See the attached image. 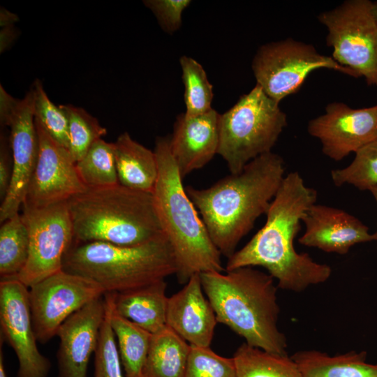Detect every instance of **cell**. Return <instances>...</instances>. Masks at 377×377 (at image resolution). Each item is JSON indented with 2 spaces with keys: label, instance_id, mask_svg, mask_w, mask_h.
<instances>
[{
  "label": "cell",
  "instance_id": "6da1fadb",
  "mask_svg": "<svg viewBox=\"0 0 377 377\" xmlns=\"http://www.w3.org/2000/svg\"><path fill=\"white\" fill-rule=\"evenodd\" d=\"M317 195L298 172L286 175L265 214V225L228 258L226 271L260 266L277 281L278 288L296 293L327 281L330 266L298 253L294 246L303 216Z\"/></svg>",
  "mask_w": 377,
  "mask_h": 377
},
{
  "label": "cell",
  "instance_id": "7a4b0ae2",
  "mask_svg": "<svg viewBox=\"0 0 377 377\" xmlns=\"http://www.w3.org/2000/svg\"><path fill=\"white\" fill-rule=\"evenodd\" d=\"M285 170L283 158L271 151L208 188L185 187L221 255L229 258L258 218L267 213Z\"/></svg>",
  "mask_w": 377,
  "mask_h": 377
},
{
  "label": "cell",
  "instance_id": "3957f363",
  "mask_svg": "<svg viewBox=\"0 0 377 377\" xmlns=\"http://www.w3.org/2000/svg\"><path fill=\"white\" fill-rule=\"evenodd\" d=\"M200 276L218 323L251 346L287 354V340L278 327V287L271 275L253 267H242L226 274L203 272Z\"/></svg>",
  "mask_w": 377,
  "mask_h": 377
},
{
  "label": "cell",
  "instance_id": "277c9868",
  "mask_svg": "<svg viewBox=\"0 0 377 377\" xmlns=\"http://www.w3.org/2000/svg\"><path fill=\"white\" fill-rule=\"evenodd\" d=\"M154 152L158 177L152 193L163 233L172 249L178 281L186 284L196 274L223 272L221 253L186 193L170 149V137H158Z\"/></svg>",
  "mask_w": 377,
  "mask_h": 377
},
{
  "label": "cell",
  "instance_id": "5b68a950",
  "mask_svg": "<svg viewBox=\"0 0 377 377\" xmlns=\"http://www.w3.org/2000/svg\"><path fill=\"white\" fill-rule=\"evenodd\" d=\"M67 204L77 242L133 246L163 234L151 193L117 184L87 188Z\"/></svg>",
  "mask_w": 377,
  "mask_h": 377
},
{
  "label": "cell",
  "instance_id": "8992f818",
  "mask_svg": "<svg viewBox=\"0 0 377 377\" xmlns=\"http://www.w3.org/2000/svg\"><path fill=\"white\" fill-rule=\"evenodd\" d=\"M62 269L94 281L106 293L124 292L165 280L176 274L177 265L163 233L133 246L73 240L64 256Z\"/></svg>",
  "mask_w": 377,
  "mask_h": 377
},
{
  "label": "cell",
  "instance_id": "52a82bcc",
  "mask_svg": "<svg viewBox=\"0 0 377 377\" xmlns=\"http://www.w3.org/2000/svg\"><path fill=\"white\" fill-rule=\"evenodd\" d=\"M286 126L279 103L256 84L221 114L218 154L231 174L239 173L254 158L271 152Z\"/></svg>",
  "mask_w": 377,
  "mask_h": 377
},
{
  "label": "cell",
  "instance_id": "ba28073f",
  "mask_svg": "<svg viewBox=\"0 0 377 377\" xmlns=\"http://www.w3.org/2000/svg\"><path fill=\"white\" fill-rule=\"evenodd\" d=\"M327 31L326 43L339 64L377 87V22L369 0H346L320 13Z\"/></svg>",
  "mask_w": 377,
  "mask_h": 377
},
{
  "label": "cell",
  "instance_id": "9c48e42d",
  "mask_svg": "<svg viewBox=\"0 0 377 377\" xmlns=\"http://www.w3.org/2000/svg\"><path fill=\"white\" fill-rule=\"evenodd\" d=\"M251 68L256 84L278 103L298 91L308 75L319 68L357 78L353 71L332 57L320 54L313 45L292 38L261 45L255 54Z\"/></svg>",
  "mask_w": 377,
  "mask_h": 377
},
{
  "label": "cell",
  "instance_id": "30bf717a",
  "mask_svg": "<svg viewBox=\"0 0 377 377\" xmlns=\"http://www.w3.org/2000/svg\"><path fill=\"white\" fill-rule=\"evenodd\" d=\"M22 208L21 216L29 232V253L17 279L30 288L62 269L74 232L67 201L41 208Z\"/></svg>",
  "mask_w": 377,
  "mask_h": 377
},
{
  "label": "cell",
  "instance_id": "8fae6325",
  "mask_svg": "<svg viewBox=\"0 0 377 377\" xmlns=\"http://www.w3.org/2000/svg\"><path fill=\"white\" fill-rule=\"evenodd\" d=\"M105 293L94 281L63 269L30 287L29 305L37 341H49L70 316Z\"/></svg>",
  "mask_w": 377,
  "mask_h": 377
},
{
  "label": "cell",
  "instance_id": "7c38bea8",
  "mask_svg": "<svg viewBox=\"0 0 377 377\" xmlns=\"http://www.w3.org/2000/svg\"><path fill=\"white\" fill-rule=\"evenodd\" d=\"M1 339L18 360L17 377H47L51 363L37 346L29 290L17 278L0 281Z\"/></svg>",
  "mask_w": 377,
  "mask_h": 377
},
{
  "label": "cell",
  "instance_id": "4fadbf2b",
  "mask_svg": "<svg viewBox=\"0 0 377 377\" xmlns=\"http://www.w3.org/2000/svg\"><path fill=\"white\" fill-rule=\"evenodd\" d=\"M38 138L37 161L22 207L41 208L83 192L81 181L68 149L53 140L35 120Z\"/></svg>",
  "mask_w": 377,
  "mask_h": 377
},
{
  "label": "cell",
  "instance_id": "5bb4252c",
  "mask_svg": "<svg viewBox=\"0 0 377 377\" xmlns=\"http://www.w3.org/2000/svg\"><path fill=\"white\" fill-rule=\"evenodd\" d=\"M308 133L318 139L323 153L339 161L377 139V104L352 108L342 102H332L325 113L311 119Z\"/></svg>",
  "mask_w": 377,
  "mask_h": 377
},
{
  "label": "cell",
  "instance_id": "9a60e30c",
  "mask_svg": "<svg viewBox=\"0 0 377 377\" xmlns=\"http://www.w3.org/2000/svg\"><path fill=\"white\" fill-rule=\"evenodd\" d=\"M35 91L33 86L21 99L10 124L9 135L13 156L10 186L0 206V222L19 214L34 171L38 138L34 121Z\"/></svg>",
  "mask_w": 377,
  "mask_h": 377
},
{
  "label": "cell",
  "instance_id": "2e32d148",
  "mask_svg": "<svg viewBox=\"0 0 377 377\" xmlns=\"http://www.w3.org/2000/svg\"><path fill=\"white\" fill-rule=\"evenodd\" d=\"M104 295L89 302L59 327L58 377H87L90 357L97 347L106 304Z\"/></svg>",
  "mask_w": 377,
  "mask_h": 377
},
{
  "label": "cell",
  "instance_id": "e0dca14e",
  "mask_svg": "<svg viewBox=\"0 0 377 377\" xmlns=\"http://www.w3.org/2000/svg\"><path fill=\"white\" fill-rule=\"evenodd\" d=\"M305 230L299 242L325 252L346 254L360 243L377 239V232L369 228L346 211L324 205L313 204L305 212L302 221Z\"/></svg>",
  "mask_w": 377,
  "mask_h": 377
},
{
  "label": "cell",
  "instance_id": "ac0fdd59",
  "mask_svg": "<svg viewBox=\"0 0 377 377\" xmlns=\"http://www.w3.org/2000/svg\"><path fill=\"white\" fill-rule=\"evenodd\" d=\"M220 116L213 108L194 117L177 115L170 149L182 178L205 166L218 154Z\"/></svg>",
  "mask_w": 377,
  "mask_h": 377
},
{
  "label": "cell",
  "instance_id": "d6986e66",
  "mask_svg": "<svg viewBox=\"0 0 377 377\" xmlns=\"http://www.w3.org/2000/svg\"><path fill=\"white\" fill-rule=\"evenodd\" d=\"M214 311L203 294L200 274L168 297L166 326L191 346L209 347L217 324Z\"/></svg>",
  "mask_w": 377,
  "mask_h": 377
},
{
  "label": "cell",
  "instance_id": "ffe728a7",
  "mask_svg": "<svg viewBox=\"0 0 377 377\" xmlns=\"http://www.w3.org/2000/svg\"><path fill=\"white\" fill-rule=\"evenodd\" d=\"M165 280L113 293L114 309L117 314L154 334L166 326L168 297Z\"/></svg>",
  "mask_w": 377,
  "mask_h": 377
},
{
  "label": "cell",
  "instance_id": "44dd1931",
  "mask_svg": "<svg viewBox=\"0 0 377 377\" xmlns=\"http://www.w3.org/2000/svg\"><path fill=\"white\" fill-rule=\"evenodd\" d=\"M114 144L119 184L131 189L152 193L158 177V163L154 151L124 132Z\"/></svg>",
  "mask_w": 377,
  "mask_h": 377
},
{
  "label": "cell",
  "instance_id": "7402d4cb",
  "mask_svg": "<svg viewBox=\"0 0 377 377\" xmlns=\"http://www.w3.org/2000/svg\"><path fill=\"white\" fill-rule=\"evenodd\" d=\"M291 357L302 377H377V364L367 362L364 351L330 355L306 350L298 351Z\"/></svg>",
  "mask_w": 377,
  "mask_h": 377
},
{
  "label": "cell",
  "instance_id": "603a6c76",
  "mask_svg": "<svg viewBox=\"0 0 377 377\" xmlns=\"http://www.w3.org/2000/svg\"><path fill=\"white\" fill-rule=\"evenodd\" d=\"M190 345L165 326L152 334L143 377H184Z\"/></svg>",
  "mask_w": 377,
  "mask_h": 377
},
{
  "label": "cell",
  "instance_id": "cb8c5ba5",
  "mask_svg": "<svg viewBox=\"0 0 377 377\" xmlns=\"http://www.w3.org/2000/svg\"><path fill=\"white\" fill-rule=\"evenodd\" d=\"M110 323L117 339L118 352L125 377H143L142 370L153 334L116 313L113 293Z\"/></svg>",
  "mask_w": 377,
  "mask_h": 377
},
{
  "label": "cell",
  "instance_id": "d4e9b609",
  "mask_svg": "<svg viewBox=\"0 0 377 377\" xmlns=\"http://www.w3.org/2000/svg\"><path fill=\"white\" fill-rule=\"evenodd\" d=\"M237 377H302L296 362L288 354L265 351L243 343L235 351Z\"/></svg>",
  "mask_w": 377,
  "mask_h": 377
},
{
  "label": "cell",
  "instance_id": "484cf974",
  "mask_svg": "<svg viewBox=\"0 0 377 377\" xmlns=\"http://www.w3.org/2000/svg\"><path fill=\"white\" fill-rule=\"evenodd\" d=\"M29 253V232L19 213L0 228L1 280L17 278L27 264Z\"/></svg>",
  "mask_w": 377,
  "mask_h": 377
},
{
  "label": "cell",
  "instance_id": "4316f807",
  "mask_svg": "<svg viewBox=\"0 0 377 377\" xmlns=\"http://www.w3.org/2000/svg\"><path fill=\"white\" fill-rule=\"evenodd\" d=\"M77 174L87 188H98L119 184L113 142L101 138L75 163Z\"/></svg>",
  "mask_w": 377,
  "mask_h": 377
},
{
  "label": "cell",
  "instance_id": "83f0119b",
  "mask_svg": "<svg viewBox=\"0 0 377 377\" xmlns=\"http://www.w3.org/2000/svg\"><path fill=\"white\" fill-rule=\"evenodd\" d=\"M179 64L184 85L185 116L194 117L209 112L212 109L213 87L205 71L196 60L185 55L181 57Z\"/></svg>",
  "mask_w": 377,
  "mask_h": 377
},
{
  "label": "cell",
  "instance_id": "f1b7e54d",
  "mask_svg": "<svg viewBox=\"0 0 377 377\" xmlns=\"http://www.w3.org/2000/svg\"><path fill=\"white\" fill-rule=\"evenodd\" d=\"M68 119V151L75 163L80 161L91 146L107 133L98 120L82 108L71 104L59 105Z\"/></svg>",
  "mask_w": 377,
  "mask_h": 377
},
{
  "label": "cell",
  "instance_id": "f546056e",
  "mask_svg": "<svg viewBox=\"0 0 377 377\" xmlns=\"http://www.w3.org/2000/svg\"><path fill=\"white\" fill-rule=\"evenodd\" d=\"M331 178L337 186L350 184L360 190H369L377 186V139L356 152L347 167L332 170Z\"/></svg>",
  "mask_w": 377,
  "mask_h": 377
},
{
  "label": "cell",
  "instance_id": "4dcf8cb0",
  "mask_svg": "<svg viewBox=\"0 0 377 377\" xmlns=\"http://www.w3.org/2000/svg\"><path fill=\"white\" fill-rule=\"evenodd\" d=\"M104 298L106 311L94 353V377H125L121 372V362L110 323L112 293H105Z\"/></svg>",
  "mask_w": 377,
  "mask_h": 377
},
{
  "label": "cell",
  "instance_id": "1f68e13d",
  "mask_svg": "<svg viewBox=\"0 0 377 377\" xmlns=\"http://www.w3.org/2000/svg\"><path fill=\"white\" fill-rule=\"evenodd\" d=\"M33 87L35 91V120L53 140L68 149V119L65 111L50 100L40 80L37 79Z\"/></svg>",
  "mask_w": 377,
  "mask_h": 377
},
{
  "label": "cell",
  "instance_id": "d6a6232c",
  "mask_svg": "<svg viewBox=\"0 0 377 377\" xmlns=\"http://www.w3.org/2000/svg\"><path fill=\"white\" fill-rule=\"evenodd\" d=\"M184 377H237L232 357H224L210 347L190 345Z\"/></svg>",
  "mask_w": 377,
  "mask_h": 377
},
{
  "label": "cell",
  "instance_id": "836d02e7",
  "mask_svg": "<svg viewBox=\"0 0 377 377\" xmlns=\"http://www.w3.org/2000/svg\"><path fill=\"white\" fill-rule=\"evenodd\" d=\"M142 2L153 13L161 28L169 34L179 29L182 13L191 3L189 0H145Z\"/></svg>",
  "mask_w": 377,
  "mask_h": 377
},
{
  "label": "cell",
  "instance_id": "e575fe53",
  "mask_svg": "<svg viewBox=\"0 0 377 377\" xmlns=\"http://www.w3.org/2000/svg\"><path fill=\"white\" fill-rule=\"evenodd\" d=\"M13 156L9 136L0 135V198L4 200L10 186L13 175Z\"/></svg>",
  "mask_w": 377,
  "mask_h": 377
},
{
  "label": "cell",
  "instance_id": "d590c367",
  "mask_svg": "<svg viewBox=\"0 0 377 377\" xmlns=\"http://www.w3.org/2000/svg\"><path fill=\"white\" fill-rule=\"evenodd\" d=\"M20 101L21 99L13 97L1 84L0 85V124L1 126H10Z\"/></svg>",
  "mask_w": 377,
  "mask_h": 377
},
{
  "label": "cell",
  "instance_id": "8d00e7d4",
  "mask_svg": "<svg viewBox=\"0 0 377 377\" xmlns=\"http://www.w3.org/2000/svg\"><path fill=\"white\" fill-rule=\"evenodd\" d=\"M19 31L14 25L1 28L0 31V52L10 48L18 36Z\"/></svg>",
  "mask_w": 377,
  "mask_h": 377
},
{
  "label": "cell",
  "instance_id": "74e56055",
  "mask_svg": "<svg viewBox=\"0 0 377 377\" xmlns=\"http://www.w3.org/2000/svg\"><path fill=\"white\" fill-rule=\"evenodd\" d=\"M19 20L17 15L1 7L0 9V26L1 28L13 26Z\"/></svg>",
  "mask_w": 377,
  "mask_h": 377
},
{
  "label": "cell",
  "instance_id": "f35d334b",
  "mask_svg": "<svg viewBox=\"0 0 377 377\" xmlns=\"http://www.w3.org/2000/svg\"><path fill=\"white\" fill-rule=\"evenodd\" d=\"M2 341L1 340L0 346V377H7L5 371L4 363H3V355L2 351Z\"/></svg>",
  "mask_w": 377,
  "mask_h": 377
},
{
  "label": "cell",
  "instance_id": "ab89813d",
  "mask_svg": "<svg viewBox=\"0 0 377 377\" xmlns=\"http://www.w3.org/2000/svg\"><path fill=\"white\" fill-rule=\"evenodd\" d=\"M369 191H370L377 203V186L371 187Z\"/></svg>",
  "mask_w": 377,
  "mask_h": 377
},
{
  "label": "cell",
  "instance_id": "60d3db41",
  "mask_svg": "<svg viewBox=\"0 0 377 377\" xmlns=\"http://www.w3.org/2000/svg\"><path fill=\"white\" fill-rule=\"evenodd\" d=\"M373 12L377 22V1L373 2Z\"/></svg>",
  "mask_w": 377,
  "mask_h": 377
}]
</instances>
